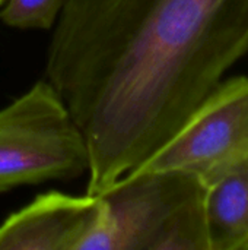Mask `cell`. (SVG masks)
<instances>
[{"instance_id":"ba28073f","label":"cell","mask_w":248,"mask_h":250,"mask_svg":"<svg viewBox=\"0 0 248 250\" xmlns=\"http://www.w3.org/2000/svg\"><path fill=\"white\" fill-rule=\"evenodd\" d=\"M4 1H6V0H0V6H1V4H3Z\"/></svg>"},{"instance_id":"7a4b0ae2","label":"cell","mask_w":248,"mask_h":250,"mask_svg":"<svg viewBox=\"0 0 248 250\" xmlns=\"http://www.w3.org/2000/svg\"><path fill=\"white\" fill-rule=\"evenodd\" d=\"M203 185L178 171L137 170L101 195L99 250H209Z\"/></svg>"},{"instance_id":"5b68a950","label":"cell","mask_w":248,"mask_h":250,"mask_svg":"<svg viewBox=\"0 0 248 250\" xmlns=\"http://www.w3.org/2000/svg\"><path fill=\"white\" fill-rule=\"evenodd\" d=\"M105 223L101 196L48 192L0 224V250H99Z\"/></svg>"},{"instance_id":"6da1fadb","label":"cell","mask_w":248,"mask_h":250,"mask_svg":"<svg viewBox=\"0 0 248 250\" xmlns=\"http://www.w3.org/2000/svg\"><path fill=\"white\" fill-rule=\"evenodd\" d=\"M47 50L89 149L86 195L139 168L248 54V0H67Z\"/></svg>"},{"instance_id":"9c48e42d","label":"cell","mask_w":248,"mask_h":250,"mask_svg":"<svg viewBox=\"0 0 248 250\" xmlns=\"http://www.w3.org/2000/svg\"><path fill=\"white\" fill-rule=\"evenodd\" d=\"M247 250H248V248H247Z\"/></svg>"},{"instance_id":"8992f818","label":"cell","mask_w":248,"mask_h":250,"mask_svg":"<svg viewBox=\"0 0 248 250\" xmlns=\"http://www.w3.org/2000/svg\"><path fill=\"white\" fill-rule=\"evenodd\" d=\"M209 250H247L248 163L205 192Z\"/></svg>"},{"instance_id":"3957f363","label":"cell","mask_w":248,"mask_h":250,"mask_svg":"<svg viewBox=\"0 0 248 250\" xmlns=\"http://www.w3.org/2000/svg\"><path fill=\"white\" fill-rule=\"evenodd\" d=\"M89 170L86 138L60 92L38 81L0 110V193Z\"/></svg>"},{"instance_id":"52a82bcc","label":"cell","mask_w":248,"mask_h":250,"mask_svg":"<svg viewBox=\"0 0 248 250\" xmlns=\"http://www.w3.org/2000/svg\"><path fill=\"white\" fill-rule=\"evenodd\" d=\"M67 0H6L0 21L16 29H53Z\"/></svg>"},{"instance_id":"277c9868","label":"cell","mask_w":248,"mask_h":250,"mask_svg":"<svg viewBox=\"0 0 248 250\" xmlns=\"http://www.w3.org/2000/svg\"><path fill=\"white\" fill-rule=\"evenodd\" d=\"M248 163V76L224 79L178 132L133 170L178 171L205 189Z\"/></svg>"}]
</instances>
